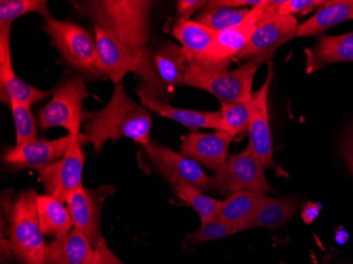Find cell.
I'll return each instance as SVG.
<instances>
[{
    "instance_id": "obj_24",
    "label": "cell",
    "mask_w": 353,
    "mask_h": 264,
    "mask_svg": "<svg viewBox=\"0 0 353 264\" xmlns=\"http://www.w3.org/2000/svg\"><path fill=\"white\" fill-rule=\"evenodd\" d=\"M172 33L188 54V63H198L206 54L217 34V32L192 19L174 23Z\"/></svg>"
},
{
    "instance_id": "obj_39",
    "label": "cell",
    "mask_w": 353,
    "mask_h": 264,
    "mask_svg": "<svg viewBox=\"0 0 353 264\" xmlns=\"http://www.w3.org/2000/svg\"><path fill=\"white\" fill-rule=\"evenodd\" d=\"M0 257H1V262L5 263L6 261H9L11 259L12 253L11 245H10L9 240L5 239L3 236H1V241H0Z\"/></svg>"
},
{
    "instance_id": "obj_21",
    "label": "cell",
    "mask_w": 353,
    "mask_h": 264,
    "mask_svg": "<svg viewBox=\"0 0 353 264\" xmlns=\"http://www.w3.org/2000/svg\"><path fill=\"white\" fill-rule=\"evenodd\" d=\"M353 21V0H334L317 10L308 21L297 28L296 37H316L330 28Z\"/></svg>"
},
{
    "instance_id": "obj_16",
    "label": "cell",
    "mask_w": 353,
    "mask_h": 264,
    "mask_svg": "<svg viewBox=\"0 0 353 264\" xmlns=\"http://www.w3.org/2000/svg\"><path fill=\"white\" fill-rule=\"evenodd\" d=\"M81 134H68L54 140H37L21 146L9 147L3 152V161L15 170H41L63 158Z\"/></svg>"
},
{
    "instance_id": "obj_11",
    "label": "cell",
    "mask_w": 353,
    "mask_h": 264,
    "mask_svg": "<svg viewBox=\"0 0 353 264\" xmlns=\"http://www.w3.org/2000/svg\"><path fill=\"white\" fill-rule=\"evenodd\" d=\"M259 23V10L257 6L251 10L243 23L218 32L206 54L195 65L214 70H228L231 61L247 47Z\"/></svg>"
},
{
    "instance_id": "obj_31",
    "label": "cell",
    "mask_w": 353,
    "mask_h": 264,
    "mask_svg": "<svg viewBox=\"0 0 353 264\" xmlns=\"http://www.w3.org/2000/svg\"><path fill=\"white\" fill-rule=\"evenodd\" d=\"M252 101L248 103H221L223 130L234 136L249 132L252 119Z\"/></svg>"
},
{
    "instance_id": "obj_2",
    "label": "cell",
    "mask_w": 353,
    "mask_h": 264,
    "mask_svg": "<svg viewBox=\"0 0 353 264\" xmlns=\"http://www.w3.org/2000/svg\"><path fill=\"white\" fill-rule=\"evenodd\" d=\"M81 15L136 50H145L152 39V0H75Z\"/></svg>"
},
{
    "instance_id": "obj_14",
    "label": "cell",
    "mask_w": 353,
    "mask_h": 264,
    "mask_svg": "<svg viewBox=\"0 0 353 264\" xmlns=\"http://www.w3.org/2000/svg\"><path fill=\"white\" fill-rule=\"evenodd\" d=\"M156 170L170 185L186 183L201 190H208L210 178L204 172L201 165L182 154L170 150L164 145L150 141L148 146L143 147Z\"/></svg>"
},
{
    "instance_id": "obj_22",
    "label": "cell",
    "mask_w": 353,
    "mask_h": 264,
    "mask_svg": "<svg viewBox=\"0 0 353 264\" xmlns=\"http://www.w3.org/2000/svg\"><path fill=\"white\" fill-rule=\"evenodd\" d=\"M37 217L43 235L57 238L67 235L74 228L68 206L49 194L37 198Z\"/></svg>"
},
{
    "instance_id": "obj_19",
    "label": "cell",
    "mask_w": 353,
    "mask_h": 264,
    "mask_svg": "<svg viewBox=\"0 0 353 264\" xmlns=\"http://www.w3.org/2000/svg\"><path fill=\"white\" fill-rule=\"evenodd\" d=\"M308 74L332 63L353 61V32L346 34L324 35L313 48L305 50Z\"/></svg>"
},
{
    "instance_id": "obj_3",
    "label": "cell",
    "mask_w": 353,
    "mask_h": 264,
    "mask_svg": "<svg viewBox=\"0 0 353 264\" xmlns=\"http://www.w3.org/2000/svg\"><path fill=\"white\" fill-rule=\"evenodd\" d=\"M188 57L181 45L170 39L146 48L136 75V93L141 105L159 102L170 104L176 90L182 87Z\"/></svg>"
},
{
    "instance_id": "obj_40",
    "label": "cell",
    "mask_w": 353,
    "mask_h": 264,
    "mask_svg": "<svg viewBox=\"0 0 353 264\" xmlns=\"http://www.w3.org/2000/svg\"><path fill=\"white\" fill-rule=\"evenodd\" d=\"M351 141L353 142V130H352V139H351Z\"/></svg>"
},
{
    "instance_id": "obj_4",
    "label": "cell",
    "mask_w": 353,
    "mask_h": 264,
    "mask_svg": "<svg viewBox=\"0 0 353 264\" xmlns=\"http://www.w3.org/2000/svg\"><path fill=\"white\" fill-rule=\"evenodd\" d=\"M34 188L23 190L3 206L9 220L10 245L12 253L21 264H51L48 245L37 217Z\"/></svg>"
},
{
    "instance_id": "obj_20",
    "label": "cell",
    "mask_w": 353,
    "mask_h": 264,
    "mask_svg": "<svg viewBox=\"0 0 353 264\" xmlns=\"http://www.w3.org/2000/svg\"><path fill=\"white\" fill-rule=\"evenodd\" d=\"M51 264H92L94 249L84 234L73 228L48 244Z\"/></svg>"
},
{
    "instance_id": "obj_30",
    "label": "cell",
    "mask_w": 353,
    "mask_h": 264,
    "mask_svg": "<svg viewBox=\"0 0 353 264\" xmlns=\"http://www.w3.org/2000/svg\"><path fill=\"white\" fill-rule=\"evenodd\" d=\"M13 115L15 126V146L27 144L39 140V120L32 113L31 107L28 105L12 102L10 106Z\"/></svg>"
},
{
    "instance_id": "obj_8",
    "label": "cell",
    "mask_w": 353,
    "mask_h": 264,
    "mask_svg": "<svg viewBox=\"0 0 353 264\" xmlns=\"http://www.w3.org/2000/svg\"><path fill=\"white\" fill-rule=\"evenodd\" d=\"M243 190L263 194L275 192L265 180V168L249 146L245 152L230 156L210 178L208 187V192L230 196Z\"/></svg>"
},
{
    "instance_id": "obj_6",
    "label": "cell",
    "mask_w": 353,
    "mask_h": 264,
    "mask_svg": "<svg viewBox=\"0 0 353 264\" xmlns=\"http://www.w3.org/2000/svg\"><path fill=\"white\" fill-rule=\"evenodd\" d=\"M259 65L250 61L235 70H214L188 63L182 87L201 89L221 103H248L253 97L252 87Z\"/></svg>"
},
{
    "instance_id": "obj_28",
    "label": "cell",
    "mask_w": 353,
    "mask_h": 264,
    "mask_svg": "<svg viewBox=\"0 0 353 264\" xmlns=\"http://www.w3.org/2000/svg\"><path fill=\"white\" fill-rule=\"evenodd\" d=\"M172 190L180 200L192 206L197 212L201 223H205L218 217L222 201L206 196L201 190L190 184H178L172 186Z\"/></svg>"
},
{
    "instance_id": "obj_9",
    "label": "cell",
    "mask_w": 353,
    "mask_h": 264,
    "mask_svg": "<svg viewBox=\"0 0 353 264\" xmlns=\"http://www.w3.org/2000/svg\"><path fill=\"white\" fill-rule=\"evenodd\" d=\"M88 144L86 134H79L63 158L37 170L46 194L66 203L69 194L83 186L85 164L83 147Z\"/></svg>"
},
{
    "instance_id": "obj_34",
    "label": "cell",
    "mask_w": 353,
    "mask_h": 264,
    "mask_svg": "<svg viewBox=\"0 0 353 264\" xmlns=\"http://www.w3.org/2000/svg\"><path fill=\"white\" fill-rule=\"evenodd\" d=\"M204 0H179L176 1V23L190 21L198 10H201L205 5Z\"/></svg>"
},
{
    "instance_id": "obj_36",
    "label": "cell",
    "mask_w": 353,
    "mask_h": 264,
    "mask_svg": "<svg viewBox=\"0 0 353 264\" xmlns=\"http://www.w3.org/2000/svg\"><path fill=\"white\" fill-rule=\"evenodd\" d=\"M321 214V205L313 202H308L306 205L303 206V212H301V219L306 224H311Z\"/></svg>"
},
{
    "instance_id": "obj_18",
    "label": "cell",
    "mask_w": 353,
    "mask_h": 264,
    "mask_svg": "<svg viewBox=\"0 0 353 264\" xmlns=\"http://www.w3.org/2000/svg\"><path fill=\"white\" fill-rule=\"evenodd\" d=\"M234 139L225 130H216L213 134L190 132L182 136L180 154L216 172L230 158V145Z\"/></svg>"
},
{
    "instance_id": "obj_25",
    "label": "cell",
    "mask_w": 353,
    "mask_h": 264,
    "mask_svg": "<svg viewBox=\"0 0 353 264\" xmlns=\"http://www.w3.org/2000/svg\"><path fill=\"white\" fill-rule=\"evenodd\" d=\"M145 107L160 116L170 119L174 122L188 127L190 130L201 128L223 130L221 111L210 112V111L188 110V109L176 108L172 105L159 102L148 103Z\"/></svg>"
},
{
    "instance_id": "obj_37",
    "label": "cell",
    "mask_w": 353,
    "mask_h": 264,
    "mask_svg": "<svg viewBox=\"0 0 353 264\" xmlns=\"http://www.w3.org/2000/svg\"><path fill=\"white\" fill-rule=\"evenodd\" d=\"M263 0H215V3L219 6L229 8L247 7V6H252L255 8L257 6L263 3Z\"/></svg>"
},
{
    "instance_id": "obj_23",
    "label": "cell",
    "mask_w": 353,
    "mask_h": 264,
    "mask_svg": "<svg viewBox=\"0 0 353 264\" xmlns=\"http://www.w3.org/2000/svg\"><path fill=\"white\" fill-rule=\"evenodd\" d=\"M301 205L299 199L294 196L275 199L263 194L253 218L248 224L247 230L259 227L272 230L279 227L289 221L296 214Z\"/></svg>"
},
{
    "instance_id": "obj_10",
    "label": "cell",
    "mask_w": 353,
    "mask_h": 264,
    "mask_svg": "<svg viewBox=\"0 0 353 264\" xmlns=\"http://www.w3.org/2000/svg\"><path fill=\"white\" fill-rule=\"evenodd\" d=\"M299 23L294 15H277L257 23L247 47L234 61L250 59L257 65L269 63L283 43L296 37Z\"/></svg>"
},
{
    "instance_id": "obj_33",
    "label": "cell",
    "mask_w": 353,
    "mask_h": 264,
    "mask_svg": "<svg viewBox=\"0 0 353 264\" xmlns=\"http://www.w3.org/2000/svg\"><path fill=\"white\" fill-rule=\"evenodd\" d=\"M326 3L324 0H285V3L279 8V15L308 13L313 10H319Z\"/></svg>"
},
{
    "instance_id": "obj_26",
    "label": "cell",
    "mask_w": 353,
    "mask_h": 264,
    "mask_svg": "<svg viewBox=\"0 0 353 264\" xmlns=\"http://www.w3.org/2000/svg\"><path fill=\"white\" fill-rule=\"evenodd\" d=\"M263 196V194L249 190L235 192L221 202L218 217L243 232L247 230Z\"/></svg>"
},
{
    "instance_id": "obj_27",
    "label": "cell",
    "mask_w": 353,
    "mask_h": 264,
    "mask_svg": "<svg viewBox=\"0 0 353 264\" xmlns=\"http://www.w3.org/2000/svg\"><path fill=\"white\" fill-rule=\"evenodd\" d=\"M251 10L237 9V8L223 7L217 5L215 0L206 1L204 7L195 16L192 21L205 26L215 32H221L243 23Z\"/></svg>"
},
{
    "instance_id": "obj_41",
    "label": "cell",
    "mask_w": 353,
    "mask_h": 264,
    "mask_svg": "<svg viewBox=\"0 0 353 264\" xmlns=\"http://www.w3.org/2000/svg\"><path fill=\"white\" fill-rule=\"evenodd\" d=\"M281 264H285V263H281Z\"/></svg>"
},
{
    "instance_id": "obj_35",
    "label": "cell",
    "mask_w": 353,
    "mask_h": 264,
    "mask_svg": "<svg viewBox=\"0 0 353 264\" xmlns=\"http://www.w3.org/2000/svg\"><path fill=\"white\" fill-rule=\"evenodd\" d=\"M92 264H125L109 249L104 237H101L94 247Z\"/></svg>"
},
{
    "instance_id": "obj_13",
    "label": "cell",
    "mask_w": 353,
    "mask_h": 264,
    "mask_svg": "<svg viewBox=\"0 0 353 264\" xmlns=\"http://www.w3.org/2000/svg\"><path fill=\"white\" fill-rule=\"evenodd\" d=\"M112 185H103L97 190L81 186L71 192L66 204L70 212L74 228L86 236L94 249L101 237V214L103 204L108 196L116 192Z\"/></svg>"
},
{
    "instance_id": "obj_15",
    "label": "cell",
    "mask_w": 353,
    "mask_h": 264,
    "mask_svg": "<svg viewBox=\"0 0 353 264\" xmlns=\"http://www.w3.org/2000/svg\"><path fill=\"white\" fill-rule=\"evenodd\" d=\"M11 27H0V99L3 104L11 106L12 102L32 105L43 102L52 97V90H41L27 84L16 75L11 57Z\"/></svg>"
},
{
    "instance_id": "obj_1",
    "label": "cell",
    "mask_w": 353,
    "mask_h": 264,
    "mask_svg": "<svg viewBox=\"0 0 353 264\" xmlns=\"http://www.w3.org/2000/svg\"><path fill=\"white\" fill-rule=\"evenodd\" d=\"M84 134L95 154H100L107 141L130 139L142 147L150 143L152 115L127 94L122 84L114 87L108 104L101 110L85 114Z\"/></svg>"
},
{
    "instance_id": "obj_38",
    "label": "cell",
    "mask_w": 353,
    "mask_h": 264,
    "mask_svg": "<svg viewBox=\"0 0 353 264\" xmlns=\"http://www.w3.org/2000/svg\"><path fill=\"white\" fill-rule=\"evenodd\" d=\"M343 156H344L345 161H346L347 166H348L350 172L353 174V142L352 141H348L345 143L343 146Z\"/></svg>"
},
{
    "instance_id": "obj_5",
    "label": "cell",
    "mask_w": 353,
    "mask_h": 264,
    "mask_svg": "<svg viewBox=\"0 0 353 264\" xmlns=\"http://www.w3.org/2000/svg\"><path fill=\"white\" fill-rule=\"evenodd\" d=\"M41 29L51 39L63 61L85 79L102 77L98 68V49L94 33L72 21L46 17Z\"/></svg>"
},
{
    "instance_id": "obj_17",
    "label": "cell",
    "mask_w": 353,
    "mask_h": 264,
    "mask_svg": "<svg viewBox=\"0 0 353 264\" xmlns=\"http://www.w3.org/2000/svg\"><path fill=\"white\" fill-rule=\"evenodd\" d=\"M273 77H274V65L272 61H269L265 83L259 90L253 93V97H252L253 111H252L249 128V147L265 170L275 166L269 116H268L269 115L268 113V94H269L270 84H271Z\"/></svg>"
},
{
    "instance_id": "obj_12",
    "label": "cell",
    "mask_w": 353,
    "mask_h": 264,
    "mask_svg": "<svg viewBox=\"0 0 353 264\" xmlns=\"http://www.w3.org/2000/svg\"><path fill=\"white\" fill-rule=\"evenodd\" d=\"M98 49V68L102 77H108L114 86L130 73H136L144 51L136 50L119 41L108 31L93 26Z\"/></svg>"
},
{
    "instance_id": "obj_32",
    "label": "cell",
    "mask_w": 353,
    "mask_h": 264,
    "mask_svg": "<svg viewBox=\"0 0 353 264\" xmlns=\"http://www.w3.org/2000/svg\"><path fill=\"white\" fill-rule=\"evenodd\" d=\"M238 232H239V230L237 227L217 217L211 220V221L201 223V227L196 233L186 236L184 241L186 243L196 245V244L205 243V242L229 237V236L234 235Z\"/></svg>"
},
{
    "instance_id": "obj_7",
    "label": "cell",
    "mask_w": 353,
    "mask_h": 264,
    "mask_svg": "<svg viewBox=\"0 0 353 264\" xmlns=\"http://www.w3.org/2000/svg\"><path fill=\"white\" fill-rule=\"evenodd\" d=\"M89 97L86 79L82 75L77 73L61 79L51 100L39 110L37 120L41 130L63 127L70 134H81L86 114L83 113V104Z\"/></svg>"
},
{
    "instance_id": "obj_29",
    "label": "cell",
    "mask_w": 353,
    "mask_h": 264,
    "mask_svg": "<svg viewBox=\"0 0 353 264\" xmlns=\"http://www.w3.org/2000/svg\"><path fill=\"white\" fill-rule=\"evenodd\" d=\"M30 13L39 14L43 19L51 16L47 0H1L0 27H12L14 21Z\"/></svg>"
}]
</instances>
